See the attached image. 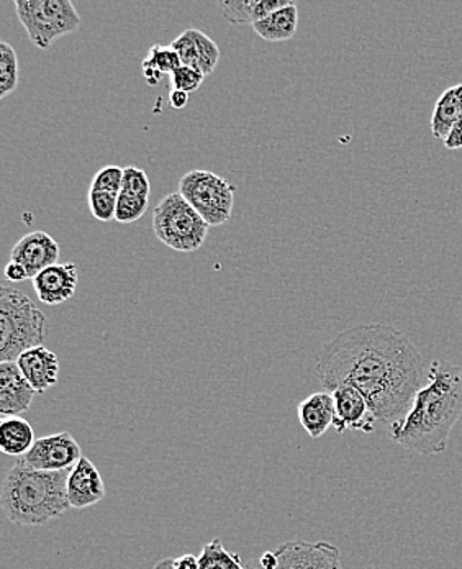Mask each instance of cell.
Returning <instances> with one entry per match:
<instances>
[{"label":"cell","instance_id":"obj_32","mask_svg":"<svg viewBox=\"0 0 462 569\" xmlns=\"http://www.w3.org/2000/svg\"><path fill=\"white\" fill-rule=\"evenodd\" d=\"M172 569H200L199 558L194 555H182L172 560Z\"/></svg>","mask_w":462,"mask_h":569},{"label":"cell","instance_id":"obj_4","mask_svg":"<svg viewBox=\"0 0 462 569\" xmlns=\"http://www.w3.org/2000/svg\"><path fill=\"white\" fill-rule=\"evenodd\" d=\"M47 338V317L17 289L0 288V363L41 347Z\"/></svg>","mask_w":462,"mask_h":569},{"label":"cell","instance_id":"obj_5","mask_svg":"<svg viewBox=\"0 0 462 569\" xmlns=\"http://www.w3.org/2000/svg\"><path fill=\"white\" fill-rule=\"evenodd\" d=\"M209 223L179 192L165 196L153 210L154 237L171 250L192 253L205 243Z\"/></svg>","mask_w":462,"mask_h":569},{"label":"cell","instance_id":"obj_1","mask_svg":"<svg viewBox=\"0 0 462 569\" xmlns=\"http://www.w3.org/2000/svg\"><path fill=\"white\" fill-rule=\"evenodd\" d=\"M425 361L405 333L384 323H365L344 330L317 357L320 385L327 391L340 386L358 389L378 422H399L423 388Z\"/></svg>","mask_w":462,"mask_h":569},{"label":"cell","instance_id":"obj_19","mask_svg":"<svg viewBox=\"0 0 462 569\" xmlns=\"http://www.w3.org/2000/svg\"><path fill=\"white\" fill-rule=\"evenodd\" d=\"M462 117V84L448 88L434 103L431 133L436 140L446 141Z\"/></svg>","mask_w":462,"mask_h":569},{"label":"cell","instance_id":"obj_36","mask_svg":"<svg viewBox=\"0 0 462 569\" xmlns=\"http://www.w3.org/2000/svg\"><path fill=\"white\" fill-rule=\"evenodd\" d=\"M154 569H172V560L160 561Z\"/></svg>","mask_w":462,"mask_h":569},{"label":"cell","instance_id":"obj_33","mask_svg":"<svg viewBox=\"0 0 462 569\" xmlns=\"http://www.w3.org/2000/svg\"><path fill=\"white\" fill-rule=\"evenodd\" d=\"M189 96L191 94H185V92L181 91H171V94H169V106L175 110L185 109L189 103Z\"/></svg>","mask_w":462,"mask_h":569},{"label":"cell","instance_id":"obj_37","mask_svg":"<svg viewBox=\"0 0 462 569\" xmlns=\"http://www.w3.org/2000/svg\"><path fill=\"white\" fill-rule=\"evenodd\" d=\"M247 569H264L260 560H253L250 565H247Z\"/></svg>","mask_w":462,"mask_h":569},{"label":"cell","instance_id":"obj_27","mask_svg":"<svg viewBox=\"0 0 462 569\" xmlns=\"http://www.w3.org/2000/svg\"><path fill=\"white\" fill-rule=\"evenodd\" d=\"M203 81H205V76L202 72L194 68L184 67V64L171 74L172 91H181L185 94L198 92Z\"/></svg>","mask_w":462,"mask_h":569},{"label":"cell","instance_id":"obj_24","mask_svg":"<svg viewBox=\"0 0 462 569\" xmlns=\"http://www.w3.org/2000/svg\"><path fill=\"white\" fill-rule=\"evenodd\" d=\"M150 206V198L143 196L130 194V192H120L119 202H117L116 220L123 226L134 223L144 216Z\"/></svg>","mask_w":462,"mask_h":569},{"label":"cell","instance_id":"obj_14","mask_svg":"<svg viewBox=\"0 0 462 569\" xmlns=\"http://www.w3.org/2000/svg\"><path fill=\"white\" fill-rule=\"evenodd\" d=\"M37 396L17 361L0 363V413L3 417H20L32 406Z\"/></svg>","mask_w":462,"mask_h":569},{"label":"cell","instance_id":"obj_21","mask_svg":"<svg viewBox=\"0 0 462 569\" xmlns=\"http://www.w3.org/2000/svg\"><path fill=\"white\" fill-rule=\"evenodd\" d=\"M33 427L22 417H6L0 422V450L9 457H26L34 445Z\"/></svg>","mask_w":462,"mask_h":569},{"label":"cell","instance_id":"obj_13","mask_svg":"<svg viewBox=\"0 0 462 569\" xmlns=\"http://www.w3.org/2000/svg\"><path fill=\"white\" fill-rule=\"evenodd\" d=\"M79 274L74 263H57L33 278V289L44 306L68 302L78 289Z\"/></svg>","mask_w":462,"mask_h":569},{"label":"cell","instance_id":"obj_9","mask_svg":"<svg viewBox=\"0 0 462 569\" xmlns=\"http://www.w3.org/2000/svg\"><path fill=\"white\" fill-rule=\"evenodd\" d=\"M81 447L69 432L38 438L32 450L22 458L27 467L38 471H71L81 460Z\"/></svg>","mask_w":462,"mask_h":569},{"label":"cell","instance_id":"obj_3","mask_svg":"<svg viewBox=\"0 0 462 569\" xmlns=\"http://www.w3.org/2000/svg\"><path fill=\"white\" fill-rule=\"evenodd\" d=\"M71 471H38L22 458L7 472L2 486L3 512L16 526L41 527L69 509L68 478Z\"/></svg>","mask_w":462,"mask_h":569},{"label":"cell","instance_id":"obj_6","mask_svg":"<svg viewBox=\"0 0 462 569\" xmlns=\"http://www.w3.org/2000/svg\"><path fill=\"white\" fill-rule=\"evenodd\" d=\"M17 17L40 50H48L58 38L78 32L81 17L71 0H16Z\"/></svg>","mask_w":462,"mask_h":569},{"label":"cell","instance_id":"obj_20","mask_svg":"<svg viewBox=\"0 0 462 569\" xmlns=\"http://www.w3.org/2000/svg\"><path fill=\"white\" fill-rule=\"evenodd\" d=\"M299 29L298 3L291 2L282 9L275 10L261 22L254 23L253 30L258 37L265 41H288L294 38Z\"/></svg>","mask_w":462,"mask_h":569},{"label":"cell","instance_id":"obj_29","mask_svg":"<svg viewBox=\"0 0 462 569\" xmlns=\"http://www.w3.org/2000/svg\"><path fill=\"white\" fill-rule=\"evenodd\" d=\"M120 192H130V194L150 198L151 186L147 172L134 167L123 168L122 191Z\"/></svg>","mask_w":462,"mask_h":569},{"label":"cell","instance_id":"obj_12","mask_svg":"<svg viewBox=\"0 0 462 569\" xmlns=\"http://www.w3.org/2000/svg\"><path fill=\"white\" fill-rule=\"evenodd\" d=\"M171 47L184 67L198 69L203 76L212 74L220 61V48L212 38L198 29L184 30Z\"/></svg>","mask_w":462,"mask_h":569},{"label":"cell","instance_id":"obj_26","mask_svg":"<svg viewBox=\"0 0 462 569\" xmlns=\"http://www.w3.org/2000/svg\"><path fill=\"white\" fill-rule=\"evenodd\" d=\"M143 63L150 64V67L157 68L158 71L169 76H171L175 69L182 67L181 58H179V54L175 53L171 44H169V47L154 44Z\"/></svg>","mask_w":462,"mask_h":569},{"label":"cell","instance_id":"obj_18","mask_svg":"<svg viewBox=\"0 0 462 569\" xmlns=\"http://www.w3.org/2000/svg\"><path fill=\"white\" fill-rule=\"evenodd\" d=\"M292 0H248V2H219L223 19L233 26H254L275 10L289 6Z\"/></svg>","mask_w":462,"mask_h":569},{"label":"cell","instance_id":"obj_10","mask_svg":"<svg viewBox=\"0 0 462 569\" xmlns=\"http://www.w3.org/2000/svg\"><path fill=\"white\" fill-rule=\"evenodd\" d=\"M331 395H333L334 410H337L333 429L338 433H344L346 430L363 433L374 432L378 419L358 389L351 388V386H340L331 391Z\"/></svg>","mask_w":462,"mask_h":569},{"label":"cell","instance_id":"obj_8","mask_svg":"<svg viewBox=\"0 0 462 569\" xmlns=\"http://www.w3.org/2000/svg\"><path fill=\"white\" fill-rule=\"evenodd\" d=\"M275 569H341L340 548L329 541H307L295 538L274 550Z\"/></svg>","mask_w":462,"mask_h":569},{"label":"cell","instance_id":"obj_17","mask_svg":"<svg viewBox=\"0 0 462 569\" xmlns=\"http://www.w3.org/2000/svg\"><path fill=\"white\" fill-rule=\"evenodd\" d=\"M334 399L330 391L315 392L299 403V420L305 432L320 438L334 422Z\"/></svg>","mask_w":462,"mask_h":569},{"label":"cell","instance_id":"obj_22","mask_svg":"<svg viewBox=\"0 0 462 569\" xmlns=\"http://www.w3.org/2000/svg\"><path fill=\"white\" fill-rule=\"evenodd\" d=\"M200 569H247L240 555L231 553L220 538L207 543L199 557Z\"/></svg>","mask_w":462,"mask_h":569},{"label":"cell","instance_id":"obj_35","mask_svg":"<svg viewBox=\"0 0 462 569\" xmlns=\"http://www.w3.org/2000/svg\"><path fill=\"white\" fill-rule=\"evenodd\" d=\"M260 561L264 569H275L278 567V558H275L274 551H265Z\"/></svg>","mask_w":462,"mask_h":569},{"label":"cell","instance_id":"obj_28","mask_svg":"<svg viewBox=\"0 0 462 569\" xmlns=\"http://www.w3.org/2000/svg\"><path fill=\"white\" fill-rule=\"evenodd\" d=\"M123 168L106 167L98 171L91 182V191L112 192L120 194L122 191Z\"/></svg>","mask_w":462,"mask_h":569},{"label":"cell","instance_id":"obj_15","mask_svg":"<svg viewBox=\"0 0 462 569\" xmlns=\"http://www.w3.org/2000/svg\"><path fill=\"white\" fill-rule=\"evenodd\" d=\"M106 498V485L98 467L82 457L69 472L68 501L72 509H88Z\"/></svg>","mask_w":462,"mask_h":569},{"label":"cell","instance_id":"obj_7","mask_svg":"<svg viewBox=\"0 0 462 569\" xmlns=\"http://www.w3.org/2000/svg\"><path fill=\"white\" fill-rule=\"evenodd\" d=\"M179 194L198 210L209 227H220L231 219L237 186L215 172L192 169L179 181Z\"/></svg>","mask_w":462,"mask_h":569},{"label":"cell","instance_id":"obj_31","mask_svg":"<svg viewBox=\"0 0 462 569\" xmlns=\"http://www.w3.org/2000/svg\"><path fill=\"white\" fill-rule=\"evenodd\" d=\"M444 148L446 150H461L462 148V117L458 120L456 126H454L453 132H451L450 137L444 141Z\"/></svg>","mask_w":462,"mask_h":569},{"label":"cell","instance_id":"obj_2","mask_svg":"<svg viewBox=\"0 0 462 569\" xmlns=\"http://www.w3.org/2000/svg\"><path fill=\"white\" fill-rule=\"evenodd\" d=\"M462 417V368L451 361L431 363L426 385L416 392L412 407L392 423L394 443L425 457L446 451L448 440Z\"/></svg>","mask_w":462,"mask_h":569},{"label":"cell","instance_id":"obj_16","mask_svg":"<svg viewBox=\"0 0 462 569\" xmlns=\"http://www.w3.org/2000/svg\"><path fill=\"white\" fill-rule=\"evenodd\" d=\"M20 371L34 389L37 395H44L58 385L60 378V360L47 347H34L20 355L17 360Z\"/></svg>","mask_w":462,"mask_h":569},{"label":"cell","instance_id":"obj_25","mask_svg":"<svg viewBox=\"0 0 462 569\" xmlns=\"http://www.w3.org/2000/svg\"><path fill=\"white\" fill-rule=\"evenodd\" d=\"M119 194L103 191H89V210L99 222L109 223L116 220Z\"/></svg>","mask_w":462,"mask_h":569},{"label":"cell","instance_id":"obj_23","mask_svg":"<svg viewBox=\"0 0 462 569\" xmlns=\"http://www.w3.org/2000/svg\"><path fill=\"white\" fill-rule=\"evenodd\" d=\"M19 84V58L7 41L0 43V98L12 94Z\"/></svg>","mask_w":462,"mask_h":569},{"label":"cell","instance_id":"obj_34","mask_svg":"<svg viewBox=\"0 0 462 569\" xmlns=\"http://www.w3.org/2000/svg\"><path fill=\"white\" fill-rule=\"evenodd\" d=\"M141 67H143L144 81H147L148 84H160L161 78L164 76L163 72L158 71L157 68L150 67V64L147 63L141 64Z\"/></svg>","mask_w":462,"mask_h":569},{"label":"cell","instance_id":"obj_30","mask_svg":"<svg viewBox=\"0 0 462 569\" xmlns=\"http://www.w3.org/2000/svg\"><path fill=\"white\" fill-rule=\"evenodd\" d=\"M6 278L12 282H22L27 281V279H32L30 278L29 271H27L26 267L17 263V261H10V263L7 264Z\"/></svg>","mask_w":462,"mask_h":569},{"label":"cell","instance_id":"obj_11","mask_svg":"<svg viewBox=\"0 0 462 569\" xmlns=\"http://www.w3.org/2000/svg\"><path fill=\"white\" fill-rule=\"evenodd\" d=\"M58 260H60V244L50 233L41 232V230L20 238L19 243L12 248V253H10V261H17L26 267L32 279L43 269L57 264Z\"/></svg>","mask_w":462,"mask_h":569}]
</instances>
